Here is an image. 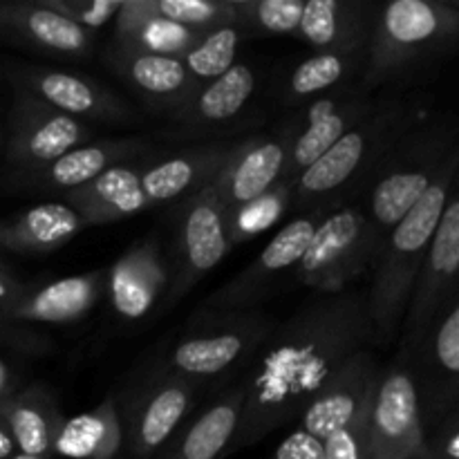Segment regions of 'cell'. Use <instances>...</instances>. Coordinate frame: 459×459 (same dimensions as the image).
Returning a JSON list of instances; mask_svg holds the SVG:
<instances>
[{
    "mask_svg": "<svg viewBox=\"0 0 459 459\" xmlns=\"http://www.w3.org/2000/svg\"><path fill=\"white\" fill-rule=\"evenodd\" d=\"M372 345L366 290L316 296L276 323L247 368L240 429L231 453L299 420L314 394L359 350Z\"/></svg>",
    "mask_w": 459,
    "mask_h": 459,
    "instance_id": "6da1fadb",
    "label": "cell"
},
{
    "mask_svg": "<svg viewBox=\"0 0 459 459\" xmlns=\"http://www.w3.org/2000/svg\"><path fill=\"white\" fill-rule=\"evenodd\" d=\"M433 112V99L424 92L377 94L370 112L294 179L290 215H327L359 204L385 152Z\"/></svg>",
    "mask_w": 459,
    "mask_h": 459,
    "instance_id": "7a4b0ae2",
    "label": "cell"
},
{
    "mask_svg": "<svg viewBox=\"0 0 459 459\" xmlns=\"http://www.w3.org/2000/svg\"><path fill=\"white\" fill-rule=\"evenodd\" d=\"M459 7L453 0H390L377 4L361 88L408 92L455 54Z\"/></svg>",
    "mask_w": 459,
    "mask_h": 459,
    "instance_id": "3957f363",
    "label": "cell"
},
{
    "mask_svg": "<svg viewBox=\"0 0 459 459\" xmlns=\"http://www.w3.org/2000/svg\"><path fill=\"white\" fill-rule=\"evenodd\" d=\"M459 179V146L444 161L442 170L421 200L399 220L381 242L372 263V282L366 290L372 345H393L399 339L408 299L417 281L433 233L442 218L448 193Z\"/></svg>",
    "mask_w": 459,
    "mask_h": 459,
    "instance_id": "277c9868",
    "label": "cell"
},
{
    "mask_svg": "<svg viewBox=\"0 0 459 459\" xmlns=\"http://www.w3.org/2000/svg\"><path fill=\"white\" fill-rule=\"evenodd\" d=\"M459 126L453 112H433L412 126L372 173L361 206L377 245L421 200L444 161L459 146Z\"/></svg>",
    "mask_w": 459,
    "mask_h": 459,
    "instance_id": "5b68a950",
    "label": "cell"
},
{
    "mask_svg": "<svg viewBox=\"0 0 459 459\" xmlns=\"http://www.w3.org/2000/svg\"><path fill=\"white\" fill-rule=\"evenodd\" d=\"M276 323L263 307L213 309L200 305L157 359L200 390L211 381L247 370Z\"/></svg>",
    "mask_w": 459,
    "mask_h": 459,
    "instance_id": "8992f818",
    "label": "cell"
},
{
    "mask_svg": "<svg viewBox=\"0 0 459 459\" xmlns=\"http://www.w3.org/2000/svg\"><path fill=\"white\" fill-rule=\"evenodd\" d=\"M260 94V72L249 61H238L227 74L200 85L155 134V142L178 148L249 137V130L264 121Z\"/></svg>",
    "mask_w": 459,
    "mask_h": 459,
    "instance_id": "52a82bcc",
    "label": "cell"
},
{
    "mask_svg": "<svg viewBox=\"0 0 459 459\" xmlns=\"http://www.w3.org/2000/svg\"><path fill=\"white\" fill-rule=\"evenodd\" d=\"M200 390L152 359L115 397L124 448L133 459H152L191 415Z\"/></svg>",
    "mask_w": 459,
    "mask_h": 459,
    "instance_id": "ba28073f",
    "label": "cell"
},
{
    "mask_svg": "<svg viewBox=\"0 0 459 459\" xmlns=\"http://www.w3.org/2000/svg\"><path fill=\"white\" fill-rule=\"evenodd\" d=\"M169 291L164 307L173 309L191 294L193 287L213 272L233 249L224 224V209L213 186L175 202L170 209Z\"/></svg>",
    "mask_w": 459,
    "mask_h": 459,
    "instance_id": "9c48e42d",
    "label": "cell"
},
{
    "mask_svg": "<svg viewBox=\"0 0 459 459\" xmlns=\"http://www.w3.org/2000/svg\"><path fill=\"white\" fill-rule=\"evenodd\" d=\"M379 251L361 206L348 204L323 215L296 272V282L316 296H334L372 269Z\"/></svg>",
    "mask_w": 459,
    "mask_h": 459,
    "instance_id": "30bf717a",
    "label": "cell"
},
{
    "mask_svg": "<svg viewBox=\"0 0 459 459\" xmlns=\"http://www.w3.org/2000/svg\"><path fill=\"white\" fill-rule=\"evenodd\" d=\"M4 74L13 90H22L52 106L54 110L83 121L92 128L94 126L130 128L143 124L142 112L128 99L83 72L13 61L7 63Z\"/></svg>",
    "mask_w": 459,
    "mask_h": 459,
    "instance_id": "8fae6325",
    "label": "cell"
},
{
    "mask_svg": "<svg viewBox=\"0 0 459 459\" xmlns=\"http://www.w3.org/2000/svg\"><path fill=\"white\" fill-rule=\"evenodd\" d=\"M321 218V213H303L287 220L247 267L206 296L202 307L260 309V305L287 290L290 282H296L299 263Z\"/></svg>",
    "mask_w": 459,
    "mask_h": 459,
    "instance_id": "7c38bea8",
    "label": "cell"
},
{
    "mask_svg": "<svg viewBox=\"0 0 459 459\" xmlns=\"http://www.w3.org/2000/svg\"><path fill=\"white\" fill-rule=\"evenodd\" d=\"M397 352L411 363L420 397L421 429L459 411V294L453 296L429 330Z\"/></svg>",
    "mask_w": 459,
    "mask_h": 459,
    "instance_id": "4fadbf2b",
    "label": "cell"
},
{
    "mask_svg": "<svg viewBox=\"0 0 459 459\" xmlns=\"http://www.w3.org/2000/svg\"><path fill=\"white\" fill-rule=\"evenodd\" d=\"M92 139V126L54 110L22 90H13L4 134V173H30Z\"/></svg>",
    "mask_w": 459,
    "mask_h": 459,
    "instance_id": "5bb4252c",
    "label": "cell"
},
{
    "mask_svg": "<svg viewBox=\"0 0 459 459\" xmlns=\"http://www.w3.org/2000/svg\"><path fill=\"white\" fill-rule=\"evenodd\" d=\"M459 179L448 193L442 218L424 255L403 314L399 345H411L430 327L439 309L459 294Z\"/></svg>",
    "mask_w": 459,
    "mask_h": 459,
    "instance_id": "9a60e30c",
    "label": "cell"
},
{
    "mask_svg": "<svg viewBox=\"0 0 459 459\" xmlns=\"http://www.w3.org/2000/svg\"><path fill=\"white\" fill-rule=\"evenodd\" d=\"M160 148L161 143L148 134L92 139L30 173H4V184L12 191L30 193V195L61 197L92 182L112 166L146 157Z\"/></svg>",
    "mask_w": 459,
    "mask_h": 459,
    "instance_id": "2e32d148",
    "label": "cell"
},
{
    "mask_svg": "<svg viewBox=\"0 0 459 459\" xmlns=\"http://www.w3.org/2000/svg\"><path fill=\"white\" fill-rule=\"evenodd\" d=\"M421 411L411 363L397 352L379 377L370 406V459H417Z\"/></svg>",
    "mask_w": 459,
    "mask_h": 459,
    "instance_id": "e0dca14e",
    "label": "cell"
},
{
    "mask_svg": "<svg viewBox=\"0 0 459 459\" xmlns=\"http://www.w3.org/2000/svg\"><path fill=\"white\" fill-rule=\"evenodd\" d=\"M101 61L143 106V110L169 121L200 85L193 81L182 58L151 54L124 43H108Z\"/></svg>",
    "mask_w": 459,
    "mask_h": 459,
    "instance_id": "ac0fdd59",
    "label": "cell"
},
{
    "mask_svg": "<svg viewBox=\"0 0 459 459\" xmlns=\"http://www.w3.org/2000/svg\"><path fill=\"white\" fill-rule=\"evenodd\" d=\"M169 258L160 236L148 233L133 242L106 269V299L112 316L124 325H139L169 291Z\"/></svg>",
    "mask_w": 459,
    "mask_h": 459,
    "instance_id": "d6986e66",
    "label": "cell"
},
{
    "mask_svg": "<svg viewBox=\"0 0 459 459\" xmlns=\"http://www.w3.org/2000/svg\"><path fill=\"white\" fill-rule=\"evenodd\" d=\"M0 40L39 56L90 61L97 39L79 30L39 0H0Z\"/></svg>",
    "mask_w": 459,
    "mask_h": 459,
    "instance_id": "ffe728a7",
    "label": "cell"
},
{
    "mask_svg": "<svg viewBox=\"0 0 459 459\" xmlns=\"http://www.w3.org/2000/svg\"><path fill=\"white\" fill-rule=\"evenodd\" d=\"M368 48L323 49L307 56L290 58L276 67L269 94L285 110H294L321 94L361 83Z\"/></svg>",
    "mask_w": 459,
    "mask_h": 459,
    "instance_id": "44dd1931",
    "label": "cell"
},
{
    "mask_svg": "<svg viewBox=\"0 0 459 459\" xmlns=\"http://www.w3.org/2000/svg\"><path fill=\"white\" fill-rule=\"evenodd\" d=\"M290 142L276 130L238 139L213 179V191L224 211L240 206L282 179Z\"/></svg>",
    "mask_w": 459,
    "mask_h": 459,
    "instance_id": "7402d4cb",
    "label": "cell"
},
{
    "mask_svg": "<svg viewBox=\"0 0 459 459\" xmlns=\"http://www.w3.org/2000/svg\"><path fill=\"white\" fill-rule=\"evenodd\" d=\"M381 372L384 363L379 357L370 348L359 350L305 406L300 412V430L316 437L318 442H325L357 415L368 394L379 384Z\"/></svg>",
    "mask_w": 459,
    "mask_h": 459,
    "instance_id": "603a6c76",
    "label": "cell"
},
{
    "mask_svg": "<svg viewBox=\"0 0 459 459\" xmlns=\"http://www.w3.org/2000/svg\"><path fill=\"white\" fill-rule=\"evenodd\" d=\"M236 142L238 139L193 143V146H178L173 151L164 148L152 155L142 175V188L148 206L175 204L213 184L215 175L220 173Z\"/></svg>",
    "mask_w": 459,
    "mask_h": 459,
    "instance_id": "cb8c5ba5",
    "label": "cell"
},
{
    "mask_svg": "<svg viewBox=\"0 0 459 459\" xmlns=\"http://www.w3.org/2000/svg\"><path fill=\"white\" fill-rule=\"evenodd\" d=\"M103 296H106V269L58 278L43 285H25L21 296L0 314V323L72 325L88 316Z\"/></svg>",
    "mask_w": 459,
    "mask_h": 459,
    "instance_id": "d4e9b609",
    "label": "cell"
},
{
    "mask_svg": "<svg viewBox=\"0 0 459 459\" xmlns=\"http://www.w3.org/2000/svg\"><path fill=\"white\" fill-rule=\"evenodd\" d=\"M164 148L169 146H161L160 151H164ZM160 151L139 157V160L112 166V169L103 170L99 178H94L92 182L65 193L58 200L70 206V209H74L88 227L133 218V215L151 209L146 195H143L142 175L148 160Z\"/></svg>",
    "mask_w": 459,
    "mask_h": 459,
    "instance_id": "484cf974",
    "label": "cell"
},
{
    "mask_svg": "<svg viewBox=\"0 0 459 459\" xmlns=\"http://www.w3.org/2000/svg\"><path fill=\"white\" fill-rule=\"evenodd\" d=\"M242 388L231 385L188 415L152 459H224L240 429Z\"/></svg>",
    "mask_w": 459,
    "mask_h": 459,
    "instance_id": "4316f807",
    "label": "cell"
},
{
    "mask_svg": "<svg viewBox=\"0 0 459 459\" xmlns=\"http://www.w3.org/2000/svg\"><path fill=\"white\" fill-rule=\"evenodd\" d=\"M88 224L61 200L40 202L0 220V251L18 255H49L79 236Z\"/></svg>",
    "mask_w": 459,
    "mask_h": 459,
    "instance_id": "83f0119b",
    "label": "cell"
},
{
    "mask_svg": "<svg viewBox=\"0 0 459 459\" xmlns=\"http://www.w3.org/2000/svg\"><path fill=\"white\" fill-rule=\"evenodd\" d=\"M375 9L370 0H305L294 39L314 52L368 48Z\"/></svg>",
    "mask_w": 459,
    "mask_h": 459,
    "instance_id": "f1b7e54d",
    "label": "cell"
},
{
    "mask_svg": "<svg viewBox=\"0 0 459 459\" xmlns=\"http://www.w3.org/2000/svg\"><path fill=\"white\" fill-rule=\"evenodd\" d=\"M0 420L12 433L16 453L49 459L54 455V439L65 417L52 388L39 381L0 402Z\"/></svg>",
    "mask_w": 459,
    "mask_h": 459,
    "instance_id": "f546056e",
    "label": "cell"
},
{
    "mask_svg": "<svg viewBox=\"0 0 459 459\" xmlns=\"http://www.w3.org/2000/svg\"><path fill=\"white\" fill-rule=\"evenodd\" d=\"M375 99L377 94L366 92L361 83L352 85L345 92V97L327 115L318 117L316 121L300 128L290 139V151H287L282 179L294 182L300 173H305L309 166L316 164L348 130H352L370 112V108L375 106Z\"/></svg>",
    "mask_w": 459,
    "mask_h": 459,
    "instance_id": "4dcf8cb0",
    "label": "cell"
},
{
    "mask_svg": "<svg viewBox=\"0 0 459 459\" xmlns=\"http://www.w3.org/2000/svg\"><path fill=\"white\" fill-rule=\"evenodd\" d=\"M121 448L124 433L112 394L92 411L63 420L54 439V455L70 459H117Z\"/></svg>",
    "mask_w": 459,
    "mask_h": 459,
    "instance_id": "1f68e13d",
    "label": "cell"
},
{
    "mask_svg": "<svg viewBox=\"0 0 459 459\" xmlns=\"http://www.w3.org/2000/svg\"><path fill=\"white\" fill-rule=\"evenodd\" d=\"M291 191H294V182L281 179L263 195L224 211V224H227V236L231 247L255 240L269 229L278 227L290 215Z\"/></svg>",
    "mask_w": 459,
    "mask_h": 459,
    "instance_id": "d6a6232c",
    "label": "cell"
},
{
    "mask_svg": "<svg viewBox=\"0 0 459 459\" xmlns=\"http://www.w3.org/2000/svg\"><path fill=\"white\" fill-rule=\"evenodd\" d=\"M305 0H236V27L245 39H294Z\"/></svg>",
    "mask_w": 459,
    "mask_h": 459,
    "instance_id": "836d02e7",
    "label": "cell"
},
{
    "mask_svg": "<svg viewBox=\"0 0 459 459\" xmlns=\"http://www.w3.org/2000/svg\"><path fill=\"white\" fill-rule=\"evenodd\" d=\"M242 40L245 36L238 27H220V30L206 31L182 56L184 67L197 85L211 83L236 65Z\"/></svg>",
    "mask_w": 459,
    "mask_h": 459,
    "instance_id": "e575fe53",
    "label": "cell"
},
{
    "mask_svg": "<svg viewBox=\"0 0 459 459\" xmlns=\"http://www.w3.org/2000/svg\"><path fill=\"white\" fill-rule=\"evenodd\" d=\"M143 12L193 31L236 27V0H142Z\"/></svg>",
    "mask_w": 459,
    "mask_h": 459,
    "instance_id": "d590c367",
    "label": "cell"
},
{
    "mask_svg": "<svg viewBox=\"0 0 459 459\" xmlns=\"http://www.w3.org/2000/svg\"><path fill=\"white\" fill-rule=\"evenodd\" d=\"M372 390L357 415L323 442V459H370V406Z\"/></svg>",
    "mask_w": 459,
    "mask_h": 459,
    "instance_id": "8d00e7d4",
    "label": "cell"
},
{
    "mask_svg": "<svg viewBox=\"0 0 459 459\" xmlns=\"http://www.w3.org/2000/svg\"><path fill=\"white\" fill-rule=\"evenodd\" d=\"M39 3L79 30L97 36L101 27L115 21L124 0H39Z\"/></svg>",
    "mask_w": 459,
    "mask_h": 459,
    "instance_id": "74e56055",
    "label": "cell"
},
{
    "mask_svg": "<svg viewBox=\"0 0 459 459\" xmlns=\"http://www.w3.org/2000/svg\"><path fill=\"white\" fill-rule=\"evenodd\" d=\"M417 459H459V411L426 426Z\"/></svg>",
    "mask_w": 459,
    "mask_h": 459,
    "instance_id": "f35d334b",
    "label": "cell"
},
{
    "mask_svg": "<svg viewBox=\"0 0 459 459\" xmlns=\"http://www.w3.org/2000/svg\"><path fill=\"white\" fill-rule=\"evenodd\" d=\"M269 459H323V442L299 429L282 439Z\"/></svg>",
    "mask_w": 459,
    "mask_h": 459,
    "instance_id": "ab89813d",
    "label": "cell"
},
{
    "mask_svg": "<svg viewBox=\"0 0 459 459\" xmlns=\"http://www.w3.org/2000/svg\"><path fill=\"white\" fill-rule=\"evenodd\" d=\"M22 290H25V285L9 269H0V314L21 296Z\"/></svg>",
    "mask_w": 459,
    "mask_h": 459,
    "instance_id": "60d3db41",
    "label": "cell"
},
{
    "mask_svg": "<svg viewBox=\"0 0 459 459\" xmlns=\"http://www.w3.org/2000/svg\"><path fill=\"white\" fill-rule=\"evenodd\" d=\"M13 455H16V444H13L7 424L0 420V459H9Z\"/></svg>",
    "mask_w": 459,
    "mask_h": 459,
    "instance_id": "b9f144b4",
    "label": "cell"
},
{
    "mask_svg": "<svg viewBox=\"0 0 459 459\" xmlns=\"http://www.w3.org/2000/svg\"><path fill=\"white\" fill-rule=\"evenodd\" d=\"M13 393H16V390H13L12 372H9L7 363L0 359V402H4V399H7L9 394H13Z\"/></svg>",
    "mask_w": 459,
    "mask_h": 459,
    "instance_id": "7bdbcfd3",
    "label": "cell"
},
{
    "mask_svg": "<svg viewBox=\"0 0 459 459\" xmlns=\"http://www.w3.org/2000/svg\"><path fill=\"white\" fill-rule=\"evenodd\" d=\"M9 459H39V457H27V455H21V453H16V455L9 457Z\"/></svg>",
    "mask_w": 459,
    "mask_h": 459,
    "instance_id": "ee69618b",
    "label": "cell"
},
{
    "mask_svg": "<svg viewBox=\"0 0 459 459\" xmlns=\"http://www.w3.org/2000/svg\"><path fill=\"white\" fill-rule=\"evenodd\" d=\"M0 269H9V267H7V264H4V263H3V260H0Z\"/></svg>",
    "mask_w": 459,
    "mask_h": 459,
    "instance_id": "f6af8a7d",
    "label": "cell"
},
{
    "mask_svg": "<svg viewBox=\"0 0 459 459\" xmlns=\"http://www.w3.org/2000/svg\"><path fill=\"white\" fill-rule=\"evenodd\" d=\"M0 143H3V134H0Z\"/></svg>",
    "mask_w": 459,
    "mask_h": 459,
    "instance_id": "bcb514c9",
    "label": "cell"
},
{
    "mask_svg": "<svg viewBox=\"0 0 459 459\" xmlns=\"http://www.w3.org/2000/svg\"><path fill=\"white\" fill-rule=\"evenodd\" d=\"M117 459H119V457H117Z\"/></svg>",
    "mask_w": 459,
    "mask_h": 459,
    "instance_id": "7dc6e473",
    "label": "cell"
}]
</instances>
